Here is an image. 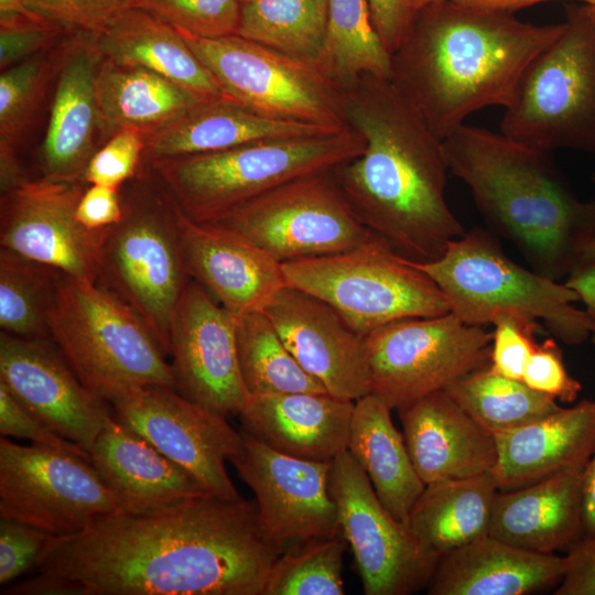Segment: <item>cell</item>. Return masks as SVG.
I'll list each match as a JSON object with an SVG mask.
<instances>
[{
	"label": "cell",
	"mask_w": 595,
	"mask_h": 595,
	"mask_svg": "<svg viewBox=\"0 0 595 595\" xmlns=\"http://www.w3.org/2000/svg\"><path fill=\"white\" fill-rule=\"evenodd\" d=\"M280 554L256 501L204 495L52 536L35 571L45 595H263Z\"/></svg>",
	"instance_id": "cell-1"
},
{
	"label": "cell",
	"mask_w": 595,
	"mask_h": 595,
	"mask_svg": "<svg viewBox=\"0 0 595 595\" xmlns=\"http://www.w3.org/2000/svg\"><path fill=\"white\" fill-rule=\"evenodd\" d=\"M347 126L366 142L332 172L371 232L413 262H431L466 230L451 209L443 140L390 78L363 75L347 91Z\"/></svg>",
	"instance_id": "cell-2"
},
{
	"label": "cell",
	"mask_w": 595,
	"mask_h": 595,
	"mask_svg": "<svg viewBox=\"0 0 595 595\" xmlns=\"http://www.w3.org/2000/svg\"><path fill=\"white\" fill-rule=\"evenodd\" d=\"M564 29L442 0L416 11L390 79L446 139L487 107L507 108L533 61Z\"/></svg>",
	"instance_id": "cell-3"
},
{
	"label": "cell",
	"mask_w": 595,
	"mask_h": 595,
	"mask_svg": "<svg viewBox=\"0 0 595 595\" xmlns=\"http://www.w3.org/2000/svg\"><path fill=\"white\" fill-rule=\"evenodd\" d=\"M443 147L450 172L469 188L487 224L532 270L566 278L595 237V201L574 194L551 152L467 123Z\"/></svg>",
	"instance_id": "cell-4"
},
{
	"label": "cell",
	"mask_w": 595,
	"mask_h": 595,
	"mask_svg": "<svg viewBox=\"0 0 595 595\" xmlns=\"http://www.w3.org/2000/svg\"><path fill=\"white\" fill-rule=\"evenodd\" d=\"M365 147L364 137L348 127L147 163L186 217L213 223L283 183L333 170L363 153Z\"/></svg>",
	"instance_id": "cell-5"
},
{
	"label": "cell",
	"mask_w": 595,
	"mask_h": 595,
	"mask_svg": "<svg viewBox=\"0 0 595 595\" xmlns=\"http://www.w3.org/2000/svg\"><path fill=\"white\" fill-rule=\"evenodd\" d=\"M48 329L83 385L107 403L149 385L175 389L171 364L152 331L98 281L60 272Z\"/></svg>",
	"instance_id": "cell-6"
},
{
	"label": "cell",
	"mask_w": 595,
	"mask_h": 595,
	"mask_svg": "<svg viewBox=\"0 0 595 595\" xmlns=\"http://www.w3.org/2000/svg\"><path fill=\"white\" fill-rule=\"evenodd\" d=\"M412 263L435 282L450 312L467 324L522 318L541 323L569 345L591 335L585 311L575 305L580 299L574 290L520 266L482 229L465 231L434 261Z\"/></svg>",
	"instance_id": "cell-7"
},
{
	"label": "cell",
	"mask_w": 595,
	"mask_h": 595,
	"mask_svg": "<svg viewBox=\"0 0 595 595\" xmlns=\"http://www.w3.org/2000/svg\"><path fill=\"white\" fill-rule=\"evenodd\" d=\"M121 197L122 217L106 234L98 282L138 313L169 355L171 318L192 280L181 209L150 166Z\"/></svg>",
	"instance_id": "cell-8"
},
{
	"label": "cell",
	"mask_w": 595,
	"mask_h": 595,
	"mask_svg": "<svg viewBox=\"0 0 595 595\" xmlns=\"http://www.w3.org/2000/svg\"><path fill=\"white\" fill-rule=\"evenodd\" d=\"M500 131L548 152L595 154V19L585 6L569 9L562 33L530 65Z\"/></svg>",
	"instance_id": "cell-9"
},
{
	"label": "cell",
	"mask_w": 595,
	"mask_h": 595,
	"mask_svg": "<svg viewBox=\"0 0 595 595\" xmlns=\"http://www.w3.org/2000/svg\"><path fill=\"white\" fill-rule=\"evenodd\" d=\"M282 268L288 285L326 301L364 336L398 320L450 313L435 282L375 234L351 249Z\"/></svg>",
	"instance_id": "cell-10"
},
{
	"label": "cell",
	"mask_w": 595,
	"mask_h": 595,
	"mask_svg": "<svg viewBox=\"0 0 595 595\" xmlns=\"http://www.w3.org/2000/svg\"><path fill=\"white\" fill-rule=\"evenodd\" d=\"M180 32L224 93L247 108L331 131L348 128L347 91L313 64L238 34L205 39Z\"/></svg>",
	"instance_id": "cell-11"
},
{
	"label": "cell",
	"mask_w": 595,
	"mask_h": 595,
	"mask_svg": "<svg viewBox=\"0 0 595 595\" xmlns=\"http://www.w3.org/2000/svg\"><path fill=\"white\" fill-rule=\"evenodd\" d=\"M493 333L453 313L388 323L366 336L371 391L398 411L489 365Z\"/></svg>",
	"instance_id": "cell-12"
},
{
	"label": "cell",
	"mask_w": 595,
	"mask_h": 595,
	"mask_svg": "<svg viewBox=\"0 0 595 595\" xmlns=\"http://www.w3.org/2000/svg\"><path fill=\"white\" fill-rule=\"evenodd\" d=\"M213 223L280 262L348 250L374 234L349 206L332 170L283 183Z\"/></svg>",
	"instance_id": "cell-13"
},
{
	"label": "cell",
	"mask_w": 595,
	"mask_h": 595,
	"mask_svg": "<svg viewBox=\"0 0 595 595\" xmlns=\"http://www.w3.org/2000/svg\"><path fill=\"white\" fill-rule=\"evenodd\" d=\"M117 513L119 500L89 459L1 436L0 518L64 537Z\"/></svg>",
	"instance_id": "cell-14"
},
{
	"label": "cell",
	"mask_w": 595,
	"mask_h": 595,
	"mask_svg": "<svg viewBox=\"0 0 595 595\" xmlns=\"http://www.w3.org/2000/svg\"><path fill=\"white\" fill-rule=\"evenodd\" d=\"M329 493L367 595H409L428 586L440 556L378 498L348 450L332 461Z\"/></svg>",
	"instance_id": "cell-15"
},
{
	"label": "cell",
	"mask_w": 595,
	"mask_h": 595,
	"mask_svg": "<svg viewBox=\"0 0 595 595\" xmlns=\"http://www.w3.org/2000/svg\"><path fill=\"white\" fill-rule=\"evenodd\" d=\"M113 416L187 472L206 494L225 500L242 497L225 462L240 448L241 433L227 418L180 394L149 385L111 402Z\"/></svg>",
	"instance_id": "cell-16"
},
{
	"label": "cell",
	"mask_w": 595,
	"mask_h": 595,
	"mask_svg": "<svg viewBox=\"0 0 595 595\" xmlns=\"http://www.w3.org/2000/svg\"><path fill=\"white\" fill-rule=\"evenodd\" d=\"M241 435L229 462L255 493L261 529L280 553L342 532L328 486L332 462L294 457Z\"/></svg>",
	"instance_id": "cell-17"
},
{
	"label": "cell",
	"mask_w": 595,
	"mask_h": 595,
	"mask_svg": "<svg viewBox=\"0 0 595 595\" xmlns=\"http://www.w3.org/2000/svg\"><path fill=\"white\" fill-rule=\"evenodd\" d=\"M169 355L180 394L225 418L240 414L250 394L240 372L234 316L193 279L171 318Z\"/></svg>",
	"instance_id": "cell-18"
},
{
	"label": "cell",
	"mask_w": 595,
	"mask_h": 595,
	"mask_svg": "<svg viewBox=\"0 0 595 595\" xmlns=\"http://www.w3.org/2000/svg\"><path fill=\"white\" fill-rule=\"evenodd\" d=\"M87 185L41 176L2 194L0 247L97 282L109 228L89 230L77 220L76 206Z\"/></svg>",
	"instance_id": "cell-19"
},
{
	"label": "cell",
	"mask_w": 595,
	"mask_h": 595,
	"mask_svg": "<svg viewBox=\"0 0 595 595\" xmlns=\"http://www.w3.org/2000/svg\"><path fill=\"white\" fill-rule=\"evenodd\" d=\"M0 385L63 437L90 451L111 414L79 380L52 338L0 333Z\"/></svg>",
	"instance_id": "cell-20"
},
{
	"label": "cell",
	"mask_w": 595,
	"mask_h": 595,
	"mask_svg": "<svg viewBox=\"0 0 595 595\" xmlns=\"http://www.w3.org/2000/svg\"><path fill=\"white\" fill-rule=\"evenodd\" d=\"M262 312L300 366L328 393L353 401L370 393L366 336L334 306L285 285Z\"/></svg>",
	"instance_id": "cell-21"
},
{
	"label": "cell",
	"mask_w": 595,
	"mask_h": 595,
	"mask_svg": "<svg viewBox=\"0 0 595 595\" xmlns=\"http://www.w3.org/2000/svg\"><path fill=\"white\" fill-rule=\"evenodd\" d=\"M181 244L188 274L232 316L262 311L286 284L282 262L215 224L181 210Z\"/></svg>",
	"instance_id": "cell-22"
},
{
	"label": "cell",
	"mask_w": 595,
	"mask_h": 595,
	"mask_svg": "<svg viewBox=\"0 0 595 595\" xmlns=\"http://www.w3.org/2000/svg\"><path fill=\"white\" fill-rule=\"evenodd\" d=\"M101 61L90 36L65 44L39 154L42 177L84 181L86 166L98 150L96 137H101L96 87Z\"/></svg>",
	"instance_id": "cell-23"
},
{
	"label": "cell",
	"mask_w": 595,
	"mask_h": 595,
	"mask_svg": "<svg viewBox=\"0 0 595 595\" xmlns=\"http://www.w3.org/2000/svg\"><path fill=\"white\" fill-rule=\"evenodd\" d=\"M402 435L425 485L491 473L497 459L493 433L446 391L430 393L399 410Z\"/></svg>",
	"instance_id": "cell-24"
},
{
	"label": "cell",
	"mask_w": 595,
	"mask_h": 595,
	"mask_svg": "<svg viewBox=\"0 0 595 595\" xmlns=\"http://www.w3.org/2000/svg\"><path fill=\"white\" fill-rule=\"evenodd\" d=\"M89 454L125 513H156L208 495L181 466L119 422L112 411Z\"/></svg>",
	"instance_id": "cell-25"
},
{
	"label": "cell",
	"mask_w": 595,
	"mask_h": 595,
	"mask_svg": "<svg viewBox=\"0 0 595 595\" xmlns=\"http://www.w3.org/2000/svg\"><path fill=\"white\" fill-rule=\"evenodd\" d=\"M355 401L328 392L250 396L244 432L303 459L332 462L347 450Z\"/></svg>",
	"instance_id": "cell-26"
},
{
	"label": "cell",
	"mask_w": 595,
	"mask_h": 595,
	"mask_svg": "<svg viewBox=\"0 0 595 595\" xmlns=\"http://www.w3.org/2000/svg\"><path fill=\"white\" fill-rule=\"evenodd\" d=\"M586 463L516 489L499 490L489 534L534 552L569 549L583 537L582 480Z\"/></svg>",
	"instance_id": "cell-27"
},
{
	"label": "cell",
	"mask_w": 595,
	"mask_h": 595,
	"mask_svg": "<svg viewBox=\"0 0 595 595\" xmlns=\"http://www.w3.org/2000/svg\"><path fill=\"white\" fill-rule=\"evenodd\" d=\"M491 475L511 490L588 461L595 447V399L583 400L523 426L494 434Z\"/></svg>",
	"instance_id": "cell-28"
},
{
	"label": "cell",
	"mask_w": 595,
	"mask_h": 595,
	"mask_svg": "<svg viewBox=\"0 0 595 595\" xmlns=\"http://www.w3.org/2000/svg\"><path fill=\"white\" fill-rule=\"evenodd\" d=\"M564 556L526 550L489 533L443 555L430 595H524L558 586Z\"/></svg>",
	"instance_id": "cell-29"
},
{
	"label": "cell",
	"mask_w": 595,
	"mask_h": 595,
	"mask_svg": "<svg viewBox=\"0 0 595 595\" xmlns=\"http://www.w3.org/2000/svg\"><path fill=\"white\" fill-rule=\"evenodd\" d=\"M333 132L338 131L269 118L224 96L195 105L147 136L143 160L210 153L261 140Z\"/></svg>",
	"instance_id": "cell-30"
},
{
	"label": "cell",
	"mask_w": 595,
	"mask_h": 595,
	"mask_svg": "<svg viewBox=\"0 0 595 595\" xmlns=\"http://www.w3.org/2000/svg\"><path fill=\"white\" fill-rule=\"evenodd\" d=\"M91 40L102 58L151 69L205 99L227 96L181 32L142 9L119 12Z\"/></svg>",
	"instance_id": "cell-31"
},
{
	"label": "cell",
	"mask_w": 595,
	"mask_h": 595,
	"mask_svg": "<svg viewBox=\"0 0 595 595\" xmlns=\"http://www.w3.org/2000/svg\"><path fill=\"white\" fill-rule=\"evenodd\" d=\"M391 408L368 393L355 401L347 450L367 474L378 498L408 524L410 511L425 488L394 426Z\"/></svg>",
	"instance_id": "cell-32"
},
{
	"label": "cell",
	"mask_w": 595,
	"mask_h": 595,
	"mask_svg": "<svg viewBox=\"0 0 595 595\" xmlns=\"http://www.w3.org/2000/svg\"><path fill=\"white\" fill-rule=\"evenodd\" d=\"M101 137L133 129L144 137L209 100L151 69L102 58L97 74Z\"/></svg>",
	"instance_id": "cell-33"
},
{
	"label": "cell",
	"mask_w": 595,
	"mask_h": 595,
	"mask_svg": "<svg viewBox=\"0 0 595 595\" xmlns=\"http://www.w3.org/2000/svg\"><path fill=\"white\" fill-rule=\"evenodd\" d=\"M498 491L491 473L425 485L408 526L441 559L489 533Z\"/></svg>",
	"instance_id": "cell-34"
},
{
	"label": "cell",
	"mask_w": 595,
	"mask_h": 595,
	"mask_svg": "<svg viewBox=\"0 0 595 595\" xmlns=\"http://www.w3.org/2000/svg\"><path fill=\"white\" fill-rule=\"evenodd\" d=\"M320 69L346 91L363 75L391 76V55L371 19L367 0H329Z\"/></svg>",
	"instance_id": "cell-35"
},
{
	"label": "cell",
	"mask_w": 595,
	"mask_h": 595,
	"mask_svg": "<svg viewBox=\"0 0 595 595\" xmlns=\"http://www.w3.org/2000/svg\"><path fill=\"white\" fill-rule=\"evenodd\" d=\"M328 10L329 0H252L241 4L238 35L318 67Z\"/></svg>",
	"instance_id": "cell-36"
},
{
	"label": "cell",
	"mask_w": 595,
	"mask_h": 595,
	"mask_svg": "<svg viewBox=\"0 0 595 595\" xmlns=\"http://www.w3.org/2000/svg\"><path fill=\"white\" fill-rule=\"evenodd\" d=\"M234 320L240 372L250 396L327 392L295 360L262 311Z\"/></svg>",
	"instance_id": "cell-37"
},
{
	"label": "cell",
	"mask_w": 595,
	"mask_h": 595,
	"mask_svg": "<svg viewBox=\"0 0 595 595\" xmlns=\"http://www.w3.org/2000/svg\"><path fill=\"white\" fill-rule=\"evenodd\" d=\"M445 391L493 434L523 426L561 408L555 399L522 380L495 372L489 365L465 375Z\"/></svg>",
	"instance_id": "cell-38"
},
{
	"label": "cell",
	"mask_w": 595,
	"mask_h": 595,
	"mask_svg": "<svg viewBox=\"0 0 595 595\" xmlns=\"http://www.w3.org/2000/svg\"><path fill=\"white\" fill-rule=\"evenodd\" d=\"M60 271L0 247V327L22 338H51L48 314Z\"/></svg>",
	"instance_id": "cell-39"
},
{
	"label": "cell",
	"mask_w": 595,
	"mask_h": 595,
	"mask_svg": "<svg viewBox=\"0 0 595 595\" xmlns=\"http://www.w3.org/2000/svg\"><path fill=\"white\" fill-rule=\"evenodd\" d=\"M347 545L339 532L286 550L274 562L263 595H343Z\"/></svg>",
	"instance_id": "cell-40"
},
{
	"label": "cell",
	"mask_w": 595,
	"mask_h": 595,
	"mask_svg": "<svg viewBox=\"0 0 595 595\" xmlns=\"http://www.w3.org/2000/svg\"><path fill=\"white\" fill-rule=\"evenodd\" d=\"M63 50L54 53L45 48L1 73L0 140L18 143L41 104L51 71Z\"/></svg>",
	"instance_id": "cell-41"
},
{
	"label": "cell",
	"mask_w": 595,
	"mask_h": 595,
	"mask_svg": "<svg viewBox=\"0 0 595 595\" xmlns=\"http://www.w3.org/2000/svg\"><path fill=\"white\" fill-rule=\"evenodd\" d=\"M131 7L205 39L238 34L241 15L239 0H132Z\"/></svg>",
	"instance_id": "cell-42"
},
{
	"label": "cell",
	"mask_w": 595,
	"mask_h": 595,
	"mask_svg": "<svg viewBox=\"0 0 595 595\" xmlns=\"http://www.w3.org/2000/svg\"><path fill=\"white\" fill-rule=\"evenodd\" d=\"M145 150V137L133 129L116 132L90 158L84 182L120 188L140 171Z\"/></svg>",
	"instance_id": "cell-43"
},
{
	"label": "cell",
	"mask_w": 595,
	"mask_h": 595,
	"mask_svg": "<svg viewBox=\"0 0 595 595\" xmlns=\"http://www.w3.org/2000/svg\"><path fill=\"white\" fill-rule=\"evenodd\" d=\"M26 8L42 20L64 31L94 37L132 0H25Z\"/></svg>",
	"instance_id": "cell-44"
},
{
	"label": "cell",
	"mask_w": 595,
	"mask_h": 595,
	"mask_svg": "<svg viewBox=\"0 0 595 595\" xmlns=\"http://www.w3.org/2000/svg\"><path fill=\"white\" fill-rule=\"evenodd\" d=\"M493 325L489 367L501 376L522 380L527 361L538 344L534 334L540 329V324L504 317Z\"/></svg>",
	"instance_id": "cell-45"
},
{
	"label": "cell",
	"mask_w": 595,
	"mask_h": 595,
	"mask_svg": "<svg viewBox=\"0 0 595 595\" xmlns=\"http://www.w3.org/2000/svg\"><path fill=\"white\" fill-rule=\"evenodd\" d=\"M522 381L556 401L572 403L582 389L565 367L562 351L553 338L538 343L524 367Z\"/></svg>",
	"instance_id": "cell-46"
},
{
	"label": "cell",
	"mask_w": 595,
	"mask_h": 595,
	"mask_svg": "<svg viewBox=\"0 0 595 595\" xmlns=\"http://www.w3.org/2000/svg\"><path fill=\"white\" fill-rule=\"evenodd\" d=\"M51 537L23 522L0 518V584L35 569Z\"/></svg>",
	"instance_id": "cell-47"
},
{
	"label": "cell",
	"mask_w": 595,
	"mask_h": 595,
	"mask_svg": "<svg viewBox=\"0 0 595 595\" xmlns=\"http://www.w3.org/2000/svg\"><path fill=\"white\" fill-rule=\"evenodd\" d=\"M0 434L6 437L25 439L34 445L65 451L90 461L88 451L51 430L21 405L2 385H0Z\"/></svg>",
	"instance_id": "cell-48"
},
{
	"label": "cell",
	"mask_w": 595,
	"mask_h": 595,
	"mask_svg": "<svg viewBox=\"0 0 595 595\" xmlns=\"http://www.w3.org/2000/svg\"><path fill=\"white\" fill-rule=\"evenodd\" d=\"M64 30L44 20L24 19L0 25V67L6 69L45 48Z\"/></svg>",
	"instance_id": "cell-49"
},
{
	"label": "cell",
	"mask_w": 595,
	"mask_h": 595,
	"mask_svg": "<svg viewBox=\"0 0 595 595\" xmlns=\"http://www.w3.org/2000/svg\"><path fill=\"white\" fill-rule=\"evenodd\" d=\"M564 575L555 595H595V537H583L564 555Z\"/></svg>",
	"instance_id": "cell-50"
},
{
	"label": "cell",
	"mask_w": 595,
	"mask_h": 595,
	"mask_svg": "<svg viewBox=\"0 0 595 595\" xmlns=\"http://www.w3.org/2000/svg\"><path fill=\"white\" fill-rule=\"evenodd\" d=\"M122 217L120 188L87 185L76 206L77 220L89 230L115 226Z\"/></svg>",
	"instance_id": "cell-51"
},
{
	"label": "cell",
	"mask_w": 595,
	"mask_h": 595,
	"mask_svg": "<svg viewBox=\"0 0 595 595\" xmlns=\"http://www.w3.org/2000/svg\"><path fill=\"white\" fill-rule=\"evenodd\" d=\"M372 23L387 51L392 55L405 39L414 12L407 0H367Z\"/></svg>",
	"instance_id": "cell-52"
},
{
	"label": "cell",
	"mask_w": 595,
	"mask_h": 595,
	"mask_svg": "<svg viewBox=\"0 0 595 595\" xmlns=\"http://www.w3.org/2000/svg\"><path fill=\"white\" fill-rule=\"evenodd\" d=\"M564 283L575 291L580 302L585 305L589 322L591 337L595 344V259L576 266L566 277Z\"/></svg>",
	"instance_id": "cell-53"
},
{
	"label": "cell",
	"mask_w": 595,
	"mask_h": 595,
	"mask_svg": "<svg viewBox=\"0 0 595 595\" xmlns=\"http://www.w3.org/2000/svg\"><path fill=\"white\" fill-rule=\"evenodd\" d=\"M29 178L19 156L15 145L0 140V192L7 194L26 184Z\"/></svg>",
	"instance_id": "cell-54"
},
{
	"label": "cell",
	"mask_w": 595,
	"mask_h": 595,
	"mask_svg": "<svg viewBox=\"0 0 595 595\" xmlns=\"http://www.w3.org/2000/svg\"><path fill=\"white\" fill-rule=\"evenodd\" d=\"M582 501L583 537H595V447L583 472Z\"/></svg>",
	"instance_id": "cell-55"
},
{
	"label": "cell",
	"mask_w": 595,
	"mask_h": 595,
	"mask_svg": "<svg viewBox=\"0 0 595 595\" xmlns=\"http://www.w3.org/2000/svg\"><path fill=\"white\" fill-rule=\"evenodd\" d=\"M454 2L474 9L513 13L517 10L552 0H453ZM586 6H595V0H577Z\"/></svg>",
	"instance_id": "cell-56"
},
{
	"label": "cell",
	"mask_w": 595,
	"mask_h": 595,
	"mask_svg": "<svg viewBox=\"0 0 595 595\" xmlns=\"http://www.w3.org/2000/svg\"><path fill=\"white\" fill-rule=\"evenodd\" d=\"M24 19L42 20L26 8L25 0H0V25L12 24Z\"/></svg>",
	"instance_id": "cell-57"
},
{
	"label": "cell",
	"mask_w": 595,
	"mask_h": 595,
	"mask_svg": "<svg viewBox=\"0 0 595 595\" xmlns=\"http://www.w3.org/2000/svg\"><path fill=\"white\" fill-rule=\"evenodd\" d=\"M595 259V237L592 238L583 248L580 263ZM578 263V264H580ZM577 264V266H578Z\"/></svg>",
	"instance_id": "cell-58"
},
{
	"label": "cell",
	"mask_w": 595,
	"mask_h": 595,
	"mask_svg": "<svg viewBox=\"0 0 595 595\" xmlns=\"http://www.w3.org/2000/svg\"><path fill=\"white\" fill-rule=\"evenodd\" d=\"M411 10L415 13L422 8L442 0H407Z\"/></svg>",
	"instance_id": "cell-59"
},
{
	"label": "cell",
	"mask_w": 595,
	"mask_h": 595,
	"mask_svg": "<svg viewBox=\"0 0 595 595\" xmlns=\"http://www.w3.org/2000/svg\"><path fill=\"white\" fill-rule=\"evenodd\" d=\"M588 13L595 19V6H586Z\"/></svg>",
	"instance_id": "cell-60"
},
{
	"label": "cell",
	"mask_w": 595,
	"mask_h": 595,
	"mask_svg": "<svg viewBox=\"0 0 595 595\" xmlns=\"http://www.w3.org/2000/svg\"><path fill=\"white\" fill-rule=\"evenodd\" d=\"M239 1L242 4V3H246V2H249V1H252V0H239Z\"/></svg>",
	"instance_id": "cell-61"
}]
</instances>
